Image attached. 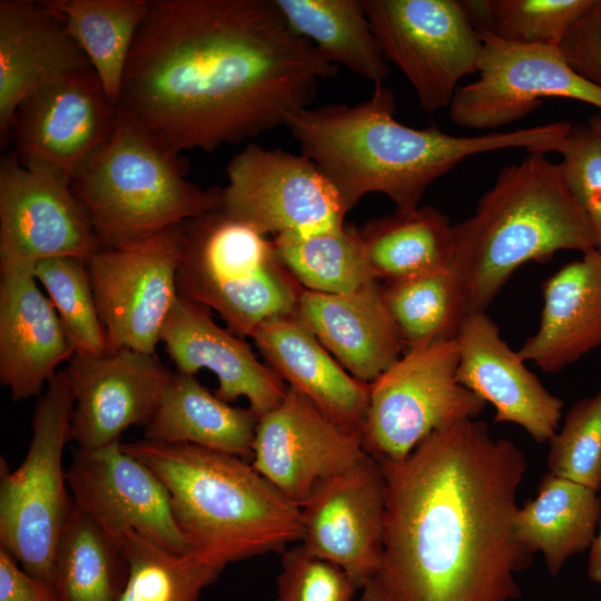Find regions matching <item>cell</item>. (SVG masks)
<instances>
[{"mask_svg": "<svg viewBox=\"0 0 601 601\" xmlns=\"http://www.w3.org/2000/svg\"><path fill=\"white\" fill-rule=\"evenodd\" d=\"M117 106L88 69L27 98L17 109L11 135L16 156L27 168L71 186L109 140Z\"/></svg>", "mask_w": 601, "mask_h": 601, "instance_id": "obj_15", "label": "cell"}, {"mask_svg": "<svg viewBox=\"0 0 601 601\" xmlns=\"http://www.w3.org/2000/svg\"><path fill=\"white\" fill-rule=\"evenodd\" d=\"M385 304L405 349L457 338L470 313L463 278L453 266L382 285Z\"/></svg>", "mask_w": 601, "mask_h": 601, "instance_id": "obj_33", "label": "cell"}, {"mask_svg": "<svg viewBox=\"0 0 601 601\" xmlns=\"http://www.w3.org/2000/svg\"><path fill=\"white\" fill-rule=\"evenodd\" d=\"M128 579L120 544L73 502L53 562L59 601H118Z\"/></svg>", "mask_w": 601, "mask_h": 601, "instance_id": "obj_31", "label": "cell"}, {"mask_svg": "<svg viewBox=\"0 0 601 601\" xmlns=\"http://www.w3.org/2000/svg\"><path fill=\"white\" fill-rule=\"evenodd\" d=\"M300 544L341 568L362 589L382 565L386 482L366 454L349 469L321 481L300 505Z\"/></svg>", "mask_w": 601, "mask_h": 601, "instance_id": "obj_16", "label": "cell"}, {"mask_svg": "<svg viewBox=\"0 0 601 601\" xmlns=\"http://www.w3.org/2000/svg\"><path fill=\"white\" fill-rule=\"evenodd\" d=\"M376 280L410 279L452 266L453 225L432 206L396 210L358 228Z\"/></svg>", "mask_w": 601, "mask_h": 601, "instance_id": "obj_29", "label": "cell"}, {"mask_svg": "<svg viewBox=\"0 0 601 601\" xmlns=\"http://www.w3.org/2000/svg\"><path fill=\"white\" fill-rule=\"evenodd\" d=\"M337 75L274 0H150L117 109L175 154L284 125Z\"/></svg>", "mask_w": 601, "mask_h": 601, "instance_id": "obj_1", "label": "cell"}, {"mask_svg": "<svg viewBox=\"0 0 601 601\" xmlns=\"http://www.w3.org/2000/svg\"><path fill=\"white\" fill-rule=\"evenodd\" d=\"M598 0L463 1L477 29L521 43L559 45Z\"/></svg>", "mask_w": 601, "mask_h": 601, "instance_id": "obj_37", "label": "cell"}, {"mask_svg": "<svg viewBox=\"0 0 601 601\" xmlns=\"http://www.w3.org/2000/svg\"><path fill=\"white\" fill-rule=\"evenodd\" d=\"M385 59L415 90L421 108L446 106L467 75L477 72L480 31L463 1L362 0Z\"/></svg>", "mask_w": 601, "mask_h": 601, "instance_id": "obj_10", "label": "cell"}, {"mask_svg": "<svg viewBox=\"0 0 601 601\" xmlns=\"http://www.w3.org/2000/svg\"><path fill=\"white\" fill-rule=\"evenodd\" d=\"M456 342L457 381L494 407V422L518 424L535 442H548L564 403L525 366L486 312H470Z\"/></svg>", "mask_w": 601, "mask_h": 601, "instance_id": "obj_20", "label": "cell"}, {"mask_svg": "<svg viewBox=\"0 0 601 601\" xmlns=\"http://www.w3.org/2000/svg\"><path fill=\"white\" fill-rule=\"evenodd\" d=\"M479 31V78L456 89L449 106L455 125L500 128L526 117L550 97L589 104L601 112V88L572 69L559 45L512 42Z\"/></svg>", "mask_w": 601, "mask_h": 601, "instance_id": "obj_13", "label": "cell"}, {"mask_svg": "<svg viewBox=\"0 0 601 601\" xmlns=\"http://www.w3.org/2000/svg\"><path fill=\"white\" fill-rule=\"evenodd\" d=\"M588 125L601 136V112L592 115L588 120Z\"/></svg>", "mask_w": 601, "mask_h": 601, "instance_id": "obj_45", "label": "cell"}, {"mask_svg": "<svg viewBox=\"0 0 601 601\" xmlns=\"http://www.w3.org/2000/svg\"><path fill=\"white\" fill-rule=\"evenodd\" d=\"M456 339L407 348L370 383L361 431L365 452L380 463H401L433 432L476 418L486 403L456 377Z\"/></svg>", "mask_w": 601, "mask_h": 601, "instance_id": "obj_9", "label": "cell"}, {"mask_svg": "<svg viewBox=\"0 0 601 601\" xmlns=\"http://www.w3.org/2000/svg\"><path fill=\"white\" fill-rule=\"evenodd\" d=\"M295 314L349 374L368 384L405 349L378 280L344 294L302 288Z\"/></svg>", "mask_w": 601, "mask_h": 601, "instance_id": "obj_23", "label": "cell"}, {"mask_svg": "<svg viewBox=\"0 0 601 601\" xmlns=\"http://www.w3.org/2000/svg\"><path fill=\"white\" fill-rule=\"evenodd\" d=\"M71 186L24 167L16 154L0 162V274L33 273L45 259L83 262L101 248Z\"/></svg>", "mask_w": 601, "mask_h": 601, "instance_id": "obj_14", "label": "cell"}, {"mask_svg": "<svg viewBox=\"0 0 601 601\" xmlns=\"http://www.w3.org/2000/svg\"><path fill=\"white\" fill-rule=\"evenodd\" d=\"M179 155L117 109L114 131L71 183L102 247L154 236L220 208L221 189L185 177Z\"/></svg>", "mask_w": 601, "mask_h": 601, "instance_id": "obj_6", "label": "cell"}, {"mask_svg": "<svg viewBox=\"0 0 601 601\" xmlns=\"http://www.w3.org/2000/svg\"><path fill=\"white\" fill-rule=\"evenodd\" d=\"M453 266L464 280L470 312H486L529 262H544L559 250L598 248L559 165L539 152L504 166L474 213L453 225Z\"/></svg>", "mask_w": 601, "mask_h": 601, "instance_id": "obj_5", "label": "cell"}, {"mask_svg": "<svg viewBox=\"0 0 601 601\" xmlns=\"http://www.w3.org/2000/svg\"><path fill=\"white\" fill-rule=\"evenodd\" d=\"M160 342L177 372H213L218 382L215 394L227 403L245 397L258 418L276 407L288 390L270 366L257 359L243 337L220 327L210 309L180 294Z\"/></svg>", "mask_w": 601, "mask_h": 601, "instance_id": "obj_22", "label": "cell"}, {"mask_svg": "<svg viewBox=\"0 0 601 601\" xmlns=\"http://www.w3.org/2000/svg\"><path fill=\"white\" fill-rule=\"evenodd\" d=\"M538 331L518 354L556 373L601 345V250L595 248L546 278Z\"/></svg>", "mask_w": 601, "mask_h": 601, "instance_id": "obj_26", "label": "cell"}, {"mask_svg": "<svg viewBox=\"0 0 601 601\" xmlns=\"http://www.w3.org/2000/svg\"><path fill=\"white\" fill-rule=\"evenodd\" d=\"M600 522L597 491L548 472L535 499L518 508L514 529L525 549L542 553L550 575L556 577L570 556L591 548Z\"/></svg>", "mask_w": 601, "mask_h": 601, "instance_id": "obj_28", "label": "cell"}, {"mask_svg": "<svg viewBox=\"0 0 601 601\" xmlns=\"http://www.w3.org/2000/svg\"><path fill=\"white\" fill-rule=\"evenodd\" d=\"M220 209L263 235L313 234L345 226L342 195L303 154L249 144L226 167Z\"/></svg>", "mask_w": 601, "mask_h": 601, "instance_id": "obj_11", "label": "cell"}, {"mask_svg": "<svg viewBox=\"0 0 601 601\" xmlns=\"http://www.w3.org/2000/svg\"><path fill=\"white\" fill-rule=\"evenodd\" d=\"M181 225L134 243L101 247L87 262L110 352L129 348L156 354L179 295Z\"/></svg>", "mask_w": 601, "mask_h": 601, "instance_id": "obj_12", "label": "cell"}, {"mask_svg": "<svg viewBox=\"0 0 601 601\" xmlns=\"http://www.w3.org/2000/svg\"><path fill=\"white\" fill-rule=\"evenodd\" d=\"M559 47L574 71L601 88V0L566 33Z\"/></svg>", "mask_w": 601, "mask_h": 601, "instance_id": "obj_41", "label": "cell"}, {"mask_svg": "<svg viewBox=\"0 0 601 601\" xmlns=\"http://www.w3.org/2000/svg\"><path fill=\"white\" fill-rule=\"evenodd\" d=\"M288 27L335 66L376 83L391 67L372 30L362 0H274Z\"/></svg>", "mask_w": 601, "mask_h": 601, "instance_id": "obj_30", "label": "cell"}, {"mask_svg": "<svg viewBox=\"0 0 601 601\" xmlns=\"http://www.w3.org/2000/svg\"><path fill=\"white\" fill-rule=\"evenodd\" d=\"M150 0H43L59 12L117 106L136 33Z\"/></svg>", "mask_w": 601, "mask_h": 601, "instance_id": "obj_32", "label": "cell"}, {"mask_svg": "<svg viewBox=\"0 0 601 601\" xmlns=\"http://www.w3.org/2000/svg\"><path fill=\"white\" fill-rule=\"evenodd\" d=\"M75 398L63 371L38 397L24 460L0 462V548L32 577L53 585V562L73 505L62 455L71 440ZM55 588V587H53Z\"/></svg>", "mask_w": 601, "mask_h": 601, "instance_id": "obj_8", "label": "cell"}, {"mask_svg": "<svg viewBox=\"0 0 601 601\" xmlns=\"http://www.w3.org/2000/svg\"><path fill=\"white\" fill-rule=\"evenodd\" d=\"M549 472L601 489V391L572 405L561 430L548 441Z\"/></svg>", "mask_w": 601, "mask_h": 601, "instance_id": "obj_38", "label": "cell"}, {"mask_svg": "<svg viewBox=\"0 0 601 601\" xmlns=\"http://www.w3.org/2000/svg\"><path fill=\"white\" fill-rule=\"evenodd\" d=\"M120 546L129 579L118 601H199L223 571L191 552H169L134 532Z\"/></svg>", "mask_w": 601, "mask_h": 601, "instance_id": "obj_35", "label": "cell"}, {"mask_svg": "<svg viewBox=\"0 0 601 601\" xmlns=\"http://www.w3.org/2000/svg\"><path fill=\"white\" fill-rule=\"evenodd\" d=\"M66 477L75 504L119 544L134 532L169 552H189L165 485L120 443L73 449Z\"/></svg>", "mask_w": 601, "mask_h": 601, "instance_id": "obj_17", "label": "cell"}, {"mask_svg": "<svg viewBox=\"0 0 601 601\" xmlns=\"http://www.w3.org/2000/svg\"><path fill=\"white\" fill-rule=\"evenodd\" d=\"M62 371L75 398L71 440L88 450L120 443L129 427H146L174 374L156 354L129 348L75 354Z\"/></svg>", "mask_w": 601, "mask_h": 601, "instance_id": "obj_19", "label": "cell"}, {"mask_svg": "<svg viewBox=\"0 0 601 601\" xmlns=\"http://www.w3.org/2000/svg\"><path fill=\"white\" fill-rule=\"evenodd\" d=\"M0 548V601H59L53 585L21 570Z\"/></svg>", "mask_w": 601, "mask_h": 601, "instance_id": "obj_42", "label": "cell"}, {"mask_svg": "<svg viewBox=\"0 0 601 601\" xmlns=\"http://www.w3.org/2000/svg\"><path fill=\"white\" fill-rule=\"evenodd\" d=\"M380 463V462H378ZM386 482L376 575L394 601H515L534 554L514 529L524 452L476 418L424 439Z\"/></svg>", "mask_w": 601, "mask_h": 601, "instance_id": "obj_2", "label": "cell"}, {"mask_svg": "<svg viewBox=\"0 0 601 601\" xmlns=\"http://www.w3.org/2000/svg\"><path fill=\"white\" fill-rule=\"evenodd\" d=\"M92 69L63 17L43 0L0 1V141L11 136L14 115L31 95Z\"/></svg>", "mask_w": 601, "mask_h": 601, "instance_id": "obj_21", "label": "cell"}, {"mask_svg": "<svg viewBox=\"0 0 601 601\" xmlns=\"http://www.w3.org/2000/svg\"><path fill=\"white\" fill-rule=\"evenodd\" d=\"M366 454L359 433L343 427L288 386L282 402L258 420L252 464L300 506L321 481Z\"/></svg>", "mask_w": 601, "mask_h": 601, "instance_id": "obj_18", "label": "cell"}, {"mask_svg": "<svg viewBox=\"0 0 601 601\" xmlns=\"http://www.w3.org/2000/svg\"><path fill=\"white\" fill-rule=\"evenodd\" d=\"M252 338L289 387L343 427L361 434L370 384L349 374L295 313L263 323Z\"/></svg>", "mask_w": 601, "mask_h": 601, "instance_id": "obj_25", "label": "cell"}, {"mask_svg": "<svg viewBox=\"0 0 601 601\" xmlns=\"http://www.w3.org/2000/svg\"><path fill=\"white\" fill-rule=\"evenodd\" d=\"M588 577L590 580L601 585V522L597 536L589 549Z\"/></svg>", "mask_w": 601, "mask_h": 601, "instance_id": "obj_43", "label": "cell"}, {"mask_svg": "<svg viewBox=\"0 0 601 601\" xmlns=\"http://www.w3.org/2000/svg\"><path fill=\"white\" fill-rule=\"evenodd\" d=\"M265 236L220 208L181 225L179 294L216 311L240 337L294 314L302 290Z\"/></svg>", "mask_w": 601, "mask_h": 601, "instance_id": "obj_7", "label": "cell"}, {"mask_svg": "<svg viewBox=\"0 0 601 601\" xmlns=\"http://www.w3.org/2000/svg\"><path fill=\"white\" fill-rule=\"evenodd\" d=\"M361 590L362 593L356 601H394L376 577Z\"/></svg>", "mask_w": 601, "mask_h": 601, "instance_id": "obj_44", "label": "cell"}, {"mask_svg": "<svg viewBox=\"0 0 601 601\" xmlns=\"http://www.w3.org/2000/svg\"><path fill=\"white\" fill-rule=\"evenodd\" d=\"M165 485L189 552L224 570L229 563L300 541V506L252 463L187 443L120 442Z\"/></svg>", "mask_w": 601, "mask_h": 601, "instance_id": "obj_4", "label": "cell"}, {"mask_svg": "<svg viewBox=\"0 0 601 601\" xmlns=\"http://www.w3.org/2000/svg\"><path fill=\"white\" fill-rule=\"evenodd\" d=\"M275 601H353L357 587L334 563L302 544L284 552Z\"/></svg>", "mask_w": 601, "mask_h": 601, "instance_id": "obj_40", "label": "cell"}, {"mask_svg": "<svg viewBox=\"0 0 601 601\" xmlns=\"http://www.w3.org/2000/svg\"><path fill=\"white\" fill-rule=\"evenodd\" d=\"M258 416L235 407L205 387L195 375L175 371L144 430L152 441L187 443L252 459Z\"/></svg>", "mask_w": 601, "mask_h": 601, "instance_id": "obj_27", "label": "cell"}, {"mask_svg": "<svg viewBox=\"0 0 601 601\" xmlns=\"http://www.w3.org/2000/svg\"><path fill=\"white\" fill-rule=\"evenodd\" d=\"M278 258L302 288L351 293L376 280L358 228L343 226L313 234H284L273 240Z\"/></svg>", "mask_w": 601, "mask_h": 601, "instance_id": "obj_34", "label": "cell"}, {"mask_svg": "<svg viewBox=\"0 0 601 601\" xmlns=\"http://www.w3.org/2000/svg\"><path fill=\"white\" fill-rule=\"evenodd\" d=\"M33 275L46 289L75 354L109 353L87 263L72 257L48 258L35 266Z\"/></svg>", "mask_w": 601, "mask_h": 601, "instance_id": "obj_36", "label": "cell"}, {"mask_svg": "<svg viewBox=\"0 0 601 601\" xmlns=\"http://www.w3.org/2000/svg\"><path fill=\"white\" fill-rule=\"evenodd\" d=\"M572 197L585 214L601 250V136L588 124L571 127L552 149Z\"/></svg>", "mask_w": 601, "mask_h": 601, "instance_id": "obj_39", "label": "cell"}, {"mask_svg": "<svg viewBox=\"0 0 601 601\" xmlns=\"http://www.w3.org/2000/svg\"><path fill=\"white\" fill-rule=\"evenodd\" d=\"M395 97L383 83L355 105L305 107L285 126L332 181L348 209L371 193L386 195L396 210L418 207L426 188L464 159L487 151L525 148L543 151L563 135L549 122L530 128L464 137L435 126L412 128L394 118Z\"/></svg>", "mask_w": 601, "mask_h": 601, "instance_id": "obj_3", "label": "cell"}, {"mask_svg": "<svg viewBox=\"0 0 601 601\" xmlns=\"http://www.w3.org/2000/svg\"><path fill=\"white\" fill-rule=\"evenodd\" d=\"M75 355L33 273L0 274V383L13 401L39 397Z\"/></svg>", "mask_w": 601, "mask_h": 601, "instance_id": "obj_24", "label": "cell"}]
</instances>
